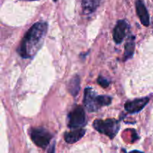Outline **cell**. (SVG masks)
<instances>
[{"mask_svg": "<svg viewBox=\"0 0 153 153\" xmlns=\"http://www.w3.org/2000/svg\"><path fill=\"white\" fill-rule=\"evenodd\" d=\"M129 153H143L142 152H140V151H137V150H134V151H131V152Z\"/></svg>", "mask_w": 153, "mask_h": 153, "instance_id": "obj_15", "label": "cell"}, {"mask_svg": "<svg viewBox=\"0 0 153 153\" xmlns=\"http://www.w3.org/2000/svg\"><path fill=\"white\" fill-rule=\"evenodd\" d=\"M111 98L108 96H98L92 88H87L85 91L84 104L89 112L98 111L102 106L109 105Z\"/></svg>", "mask_w": 153, "mask_h": 153, "instance_id": "obj_2", "label": "cell"}, {"mask_svg": "<svg viewBox=\"0 0 153 153\" xmlns=\"http://www.w3.org/2000/svg\"><path fill=\"white\" fill-rule=\"evenodd\" d=\"M68 126L71 128H81L86 123V116L83 108L76 106L73 109L68 117Z\"/></svg>", "mask_w": 153, "mask_h": 153, "instance_id": "obj_5", "label": "cell"}, {"mask_svg": "<svg viewBox=\"0 0 153 153\" xmlns=\"http://www.w3.org/2000/svg\"><path fill=\"white\" fill-rule=\"evenodd\" d=\"M149 100V99L148 97H144V98L137 99L134 101L128 102L125 104V109L129 113H137L146 106Z\"/></svg>", "mask_w": 153, "mask_h": 153, "instance_id": "obj_7", "label": "cell"}, {"mask_svg": "<svg viewBox=\"0 0 153 153\" xmlns=\"http://www.w3.org/2000/svg\"><path fill=\"white\" fill-rule=\"evenodd\" d=\"M28 1H37V0H28Z\"/></svg>", "mask_w": 153, "mask_h": 153, "instance_id": "obj_16", "label": "cell"}, {"mask_svg": "<svg viewBox=\"0 0 153 153\" xmlns=\"http://www.w3.org/2000/svg\"><path fill=\"white\" fill-rule=\"evenodd\" d=\"M30 135L32 141L42 149L46 148L52 138V134L47 130L42 128H32L30 131Z\"/></svg>", "mask_w": 153, "mask_h": 153, "instance_id": "obj_4", "label": "cell"}, {"mask_svg": "<svg viewBox=\"0 0 153 153\" xmlns=\"http://www.w3.org/2000/svg\"><path fill=\"white\" fill-rule=\"evenodd\" d=\"M49 153H55V145H52V146L51 147L50 150H49Z\"/></svg>", "mask_w": 153, "mask_h": 153, "instance_id": "obj_14", "label": "cell"}, {"mask_svg": "<svg viewBox=\"0 0 153 153\" xmlns=\"http://www.w3.org/2000/svg\"><path fill=\"white\" fill-rule=\"evenodd\" d=\"M134 46L135 45H134V40L130 39L129 40H128L125 46V60H127L132 57L134 50Z\"/></svg>", "mask_w": 153, "mask_h": 153, "instance_id": "obj_12", "label": "cell"}, {"mask_svg": "<svg viewBox=\"0 0 153 153\" xmlns=\"http://www.w3.org/2000/svg\"><path fill=\"white\" fill-rule=\"evenodd\" d=\"M135 6L137 14L141 23L145 26H148L149 25V15L143 1L142 0H136Z\"/></svg>", "mask_w": 153, "mask_h": 153, "instance_id": "obj_8", "label": "cell"}, {"mask_svg": "<svg viewBox=\"0 0 153 153\" xmlns=\"http://www.w3.org/2000/svg\"><path fill=\"white\" fill-rule=\"evenodd\" d=\"M129 29V25L126 20H119L114 29V40L117 43H120L125 38Z\"/></svg>", "mask_w": 153, "mask_h": 153, "instance_id": "obj_6", "label": "cell"}, {"mask_svg": "<svg viewBox=\"0 0 153 153\" xmlns=\"http://www.w3.org/2000/svg\"><path fill=\"white\" fill-rule=\"evenodd\" d=\"M53 1H57V0H53Z\"/></svg>", "mask_w": 153, "mask_h": 153, "instance_id": "obj_17", "label": "cell"}, {"mask_svg": "<svg viewBox=\"0 0 153 153\" xmlns=\"http://www.w3.org/2000/svg\"><path fill=\"white\" fill-rule=\"evenodd\" d=\"M94 128L100 133L114 138L120 129V123L114 119H107L105 120H97L93 123Z\"/></svg>", "mask_w": 153, "mask_h": 153, "instance_id": "obj_3", "label": "cell"}, {"mask_svg": "<svg viewBox=\"0 0 153 153\" xmlns=\"http://www.w3.org/2000/svg\"><path fill=\"white\" fill-rule=\"evenodd\" d=\"M47 28L46 22H38L34 23L27 31L18 50L22 58H31L40 49L46 37Z\"/></svg>", "mask_w": 153, "mask_h": 153, "instance_id": "obj_1", "label": "cell"}, {"mask_svg": "<svg viewBox=\"0 0 153 153\" xmlns=\"http://www.w3.org/2000/svg\"><path fill=\"white\" fill-rule=\"evenodd\" d=\"M101 1L102 0H82L83 12L85 14L94 13L99 7Z\"/></svg>", "mask_w": 153, "mask_h": 153, "instance_id": "obj_10", "label": "cell"}, {"mask_svg": "<svg viewBox=\"0 0 153 153\" xmlns=\"http://www.w3.org/2000/svg\"><path fill=\"white\" fill-rule=\"evenodd\" d=\"M79 89H80V80L79 76H76L70 80L68 90L72 95L76 96V94L79 92Z\"/></svg>", "mask_w": 153, "mask_h": 153, "instance_id": "obj_11", "label": "cell"}, {"mask_svg": "<svg viewBox=\"0 0 153 153\" xmlns=\"http://www.w3.org/2000/svg\"><path fill=\"white\" fill-rule=\"evenodd\" d=\"M85 134V130L83 128L74 130V131L67 132L64 134V140L68 143H74L80 140Z\"/></svg>", "mask_w": 153, "mask_h": 153, "instance_id": "obj_9", "label": "cell"}, {"mask_svg": "<svg viewBox=\"0 0 153 153\" xmlns=\"http://www.w3.org/2000/svg\"><path fill=\"white\" fill-rule=\"evenodd\" d=\"M98 83L100 84V85H101L102 88H107L108 86L109 85V82L107 80V79H104L103 77H101V76H100V78L98 79Z\"/></svg>", "mask_w": 153, "mask_h": 153, "instance_id": "obj_13", "label": "cell"}]
</instances>
